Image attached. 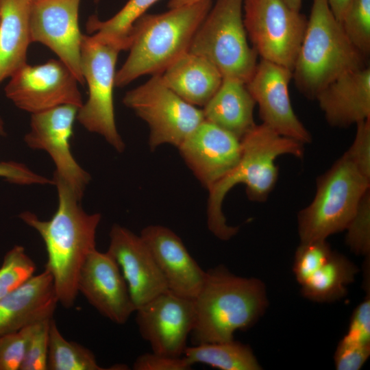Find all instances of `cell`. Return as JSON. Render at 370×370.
Wrapping results in <instances>:
<instances>
[{"label": "cell", "instance_id": "19", "mask_svg": "<svg viewBox=\"0 0 370 370\" xmlns=\"http://www.w3.org/2000/svg\"><path fill=\"white\" fill-rule=\"evenodd\" d=\"M140 235L148 245L168 290L194 299L203 286L206 271L190 256L182 239L160 225H148Z\"/></svg>", "mask_w": 370, "mask_h": 370}, {"label": "cell", "instance_id": "34", "mask_svg": "<svg viewBox=\"0 0 370 370\" xmlns=\"http://www.w3.org/2000/svg\"><path fill=\"white\" fill-rule=\"evenodd\" d=\"M36 323L0 336V370L20 369L28 340Z\"/></svg>", "mask_w": 370, "mask_h": 370}, {"label": "cell", "instance_id": "14", "mask_svg": "<svg viewBox=\"0 0 370 370\" xmlns=\"http://www.w3.org/2000/svg\"><path fill=\"white\" fill-rule=\"evenodd\" d=\"M81 0H35L29 15L31 42H40L54 52L73 72L79 83L85 82L80 64L82 34L78 16Z\"/></svg>", "mask_w": 370, "mask_h": 370}, {"label": "cell", "instance_id": "42", "mask_svg": "<svg viewBox=\"0 0 370 370\" xmlns=\"http://www.w3.org/2000/svg\"><path fill=\"white\" fill-rule=\"evenodd\" d=\"M291 9L300 11L302 0H282Z\"/></svg>", "mask_w": 370, "mask_h": 370}, {"label": "cell", "instance_id": "1", "mask_svg": "<svg viewBox=\"0 0 370 370\" xmlns=\"http://www.w3.org/2000/svg\"><path fill=\"white\" fill-rule=\"evenodd\" d=\"M58 205L51 219L43 221L31 212L20 214L21 219L36 230L46 247L45 269L51 275L59 303L72 307L78 294L77 280L88 256L96 249L99 213L88 214L80 199L62 181L53 177Z\"/></svg>", "mask_w": 370, "mask_h": 370}, {"label": "cell", "instance_id": "20", "mask_svg": "<svg viewBox=\"0 0 370 370\" xmlns=\"http://www.w3.org/2000/svg\"><path fill=\"white\" fill-rule=\"evenodd\" d=\"M58 303L50 273L34 275L0 299V336L52 319Z\"/></svg>", "mask_w": 370, "mask_h": 370}, {"label": "cell", "instance_id": "2", "mask_svg": "<svg viewBox=\"0 0 370 370\" xmlns=\"http://www.w3.org/2000/svg\"><path fill=\"white\" fill-rule=\"evenodd\" d=\"M241 153L236 166L208 190L207 225L221 241H228L238 232L229 225L222 210L227 193L238 184L245 186L246 195L252 201L264 202L273 190L278 177L275 160L282 155L301 158L304 144L282 136L262 123L241 139Z\"/></svg>", "mask_w": 370, "mask_h": 370}, {"label": "cell", "instance_id": "17", "mask_svg": "<svg viewBox=\"0 0 370 370\" xmlns=\"http://www.w3.org/2000/svg\"><path fill=\"white\" fill-rule=\"evenodd\" d=\"M77 290L100 314L115 323H125L135 312L121 271L108 251L95 249L88 256L79 271Z\"/></svg>", "mask_w": 370, "mask_h": 370}, {"label": "cell", "instance_id": "7", "mask_svg": "<svg viewBox=\"0 0 370 370\" xmlns=\"http://www.w3.org/2000/svg\"><path fill=\"white\" fill-rule=\"evenodd\" d=\"M243 0H217L196 31L188 51L209 60L223 79L247 83L258 64L243 23Z\"/></svg>", "mask_w": 370, "mask_h": 370}, {"label": "cell", "instance_id": "24", "mask_svg": "<svg viewBox=\"0 0 370 370\" xmlns=\"http://www.w3.org/2000/svg\"><path fill=\"white\" fill-rule=\"evenodd\" d=\"M32 0H0V84L27 64Z\"/></svg>", "mask_w": 370, "mask_h": 370}, {"label": "cell", "instance_id": "41", "mask_svg": "<svg viewBox=\"0 0 370 370\" xmlns=\"http://www.w3.org/2000/svg\"><path fill=\"white\" fill-rule=\"evenodd\" d=\"M200 0H169L168 7L169 9L190 4Z\"/></svg>", "mask_w": 370, "mask_h": 370}, {"label": "cell", "instance_id": "29", "mask_svg": "<svg viewBox=\"0 0 370 370\" xmlns=\"http://www.w3.org/2000/svg\"><path fill=\"white\" fill-rule=\"evenodd\" d=\"M340 23L352 45L367 58L370 53V0H352Z\"/></svg>", "mask_w": 370, "mask_h": 370}, {"label": "cell", "instance_id": "3", "mask_svg": "<svg viewBox=\"0 0 370 370\" xmlns=\"http://www.w3.org/2000/svg\"><path fill=\"white\" fill-rule=\"evenodd\" d=\"M194 304L193 345L234 340L236 331L249 328L263 314L268 300L260 280L240 277L219 266L206 271Z\"/></svg>", "mask_w": 370, "mask_h": 370}, {"label": "cell", "instance_id": "9", "mask_svg": "<svg viewBox=\"0 0 370 370\" xmlns=\"http://www.w3.org/2000/svg\"><path fill=\"white\" fill-rule=\"evenodd\" d=\"M123 103L149 127L151 151L163 144L178 147L204 119L202 109L191 105L171 90L160 75L127 92Z\"/></svg>", "mask_w": 370, "mask_h": 370}, {"label": "cell", "instance_id": "12", "mask_svg": "<svg viewBox=\"0 0 370 370\" xmlns=\"http://www.w3.org/2000/svg\"><path fill=\"white\" fill-rule=\"evenodd\" d=\"M78 108L66 104L32 114L30 130L24 139L29 147L49 153L56 166L54 177L65 183L81 199L90 176L71 151L70 138Z\"/></svg>", "mask_w": 370, "mask_h": 370}, {"label": "cell", "instance_id": "36", "mask_svg": "<svg viewBox=\"0 0 370 370\" xmlns=\"http://www.w3.org/2000/svg\"><path fill=\"white\" fill-rule=\"evenodd\" d=\"M370 355V345H365L343 337L334 353V365L338 370H358Z\"/></svg>", "mask_w": 370, "mask_h": 370}, {"label": "cell", "instance_id": "6", "mask_svg": "<svg viewBox=\"0 0 370 370\" xmlns=\"http://www.w3.org/2000/svg\"><path fill=\"white\" fill-rule=\"evenodd\" d=\"M370 180L364 177L345 152L316 181L311 203L297 214L301 243L326 238L345 230Z\"/></svg>", "mask_w": 370, "mask_h": 370}, {"label": "cell", "instance_id": "16", "mask_svg": "<svg viewBox=\"0 0 370 370\" xmlns=\"http://www.w3.org/2000/svg\"><path fill=\"white\" fill-rule=\"evenodd\" d=\"M193 175L208 190L238 164L241 140L204 120L177 147Z\"/></svg>", "mask_w": 370, "mask_h": 370}, {"label": "cell", "instance_id": "22", "mask_svg": "<svg viewBox=\"0 0 370 370\" xmlns=\"http://www.w3.org/2000/svg\"><path fill=\"white\" fill-rule=\"evenodd\" d=\"M164 83L180 98L195 106H204L219 89L223 77L205 58L184 53L161 74Z\"/></svg>", "mask_w": 370, "mask_h": 370}, {"label": "cell", "instance_id": "8", "mask_svg": "<svg viewBox=\"0 0 370 370\" xmlns=\"http://www.w3.org/2000/svg\"><path fill=\"white\" fill-rule=\"evenodd\" d=\"M121 49L95 34L82 35L80 64L88 98L78 108L77 121L88 131L98 134L118 152L125 145L115 123L113 89L115 66Z\"/></svg>", "mask_w": 370, "mask_h": 370}, {"label": "cell", "instance_id": "37", "mask_svg": "<svg viewBox=\"0 0 370 370\" xmlns=\"http://www.w3.org/2000/svg\"><path fill=\"white\" fill-rule=\"evenodd\" d=\"M365 285L367 295L354 310L344 336L359 343L370 345V288L369 284Z\"/></svg>", "mask_w": 370, "mask_h": 370}, {"label": "cell", "instance_id": "23", "mask_svg": "<svg viewBox=\"0 0 370 370\" xmlns=\"http://www.w3.org/2000/svg\"><path fill=\"white\" fill-rule=\"evenodd\" d=\"M256 105L245 83L223 79L202 110L206 121L241 140L256 125L254 119Z\"/></svg>", "mask_w": 370, "mask_h": 370}, {"label": "cell", "instance_id": "27", "mask_svg": "<svg viewBox=\"0 0 370 370\" xmlns=\"http://www.w3.org/2000/svg\"><path fill=\"white\" fill-rule=\"evenodd\" d=\"M159 0H129L114 16L101 21L91 16L86 23L88 32L110 42L123 50H128L134 23Z\"/></svg>", "mask_w": 370, "mask_h": 370}, {"label": "cell", "instance_id": "44", "mask_svg": "<svg viewBox=\"0 0 370 370\" xmlns=\"http://www.w3.org/2000/svg\"><path fill=\"white\" fill-rule=\"evenodd\" d=\"M32 1H35V0H32Z\"/></svg>", "mask_w": 370, "mask_h": 370}, {"label": "cell", "instance_id": "32", "mask_svg": "<svg viewBox=\"0 0 370 370\" xmlns=\"http://www.w3.org/2000/svg\"><path fill=\"white\" fill-rule=\"evenodd\" d=\"M332 253L326 240L300 243L295 252L293 265L295 278L300 285L328 260Z\"/></svg>", "mask_w": 370, "mask_h": 370}, {"label": "cell", "instance_id": "39", "mask_svg": "<svg viewBox=\"0 0 370 370\" xmlns=\"http://www.w3.org/2000/svg\"><path fill=\"white\" fill-rule=\"evenodd\" d=\"M191 365L184 357H172L152 352L139 356L133 364L134 370H188Z\"/></svg>", "mask_w": 370, "mask_h": 370}, {"label": "cell", "instance_id": "21", "mask_svg": "<svg viewBox=\"0 0 370 370\" xmlns=\"http://www.w3.org/2000/svg\"><path fill=\"white\" fill-rule=\"evenodd\" d=\"M314 99L332 127L345 128L370 119V67L341 75Z\"/></svg>", "mask_w": 370, "mask_h": 370}, {"label": "cell", "instance_id": "31", "mask_svg": "<svg viewBox=\"0 0 370 370\" xmlns=\"http://www.w3.org/2000/svg\"><path fill=\"white\" fill-rule=\"evenodd\" d=\"M345 230V242L352 251L369 259L370 254V189L361 198Z\"/></svg>", "mask_w": 370, "mask_h": 370}, {"label": "cell", "instance_id": "33", "mask_svg": "<svg viewBox=\"0 0 370 370\" xmlns=\"http://www.w3.org/2000/svg\"><path fill=\"white\" fill-rule=\"evenodd\" d=\"M51 319L36 324L28 340L20 370H47Z\"/></svg>", "mask_w": 370, "mask_h": 370}, {"label": "cell", "instance_id": "10", "mask_svg": "<svg viewBox=\"0 0 370 370\" xmlns=\"http://www.w3.org/2000/svg\"><path fill=\"white\" fill-rule=\"evenodd\" d=\"M243 23L261 59L293 71L308 19L282 0H243Z\"/></svg>", "mask_w": 370, "mask_h": 370}, {"label": "cell", "instance_id": "11", "mask_svg": "<svg viewBox=\"0 0 370 370\" xmlns=\"http://www.w3.org/2000/svg\"><path fill=\"white\" fill-rule=\"evenodd\" d=\"M5 87V96L19 109L35 114L62 105L80 108L83 104L78 80L60 60L15 71Z\"/></svg>", "mask_w": 370, "mask_h": 370}, {"label": "cell", "instance_id": "38", "mask_svg": "<svg viewBox=\"0 0 370 370\" xmlns=\"http://www.w3.org/2000/svg\"><path fill=\"white\" fill-rule=\"evenodd\" d=\"M4 133V123L0 117V134ZM0 177L10 182L21 184H53V181L38 175L22 163L16 162H0Z\"/></svg>", "mask_w": 370, "mask_h": 370}, {"label": "cell", "instance_id": "35", "mask_svg": "<svg viewBox=\"0 0 370 370\" xmlns=\"http://www.w3.org/2000/svg\"><path fill=\"white\" fill-rule=\"evenodd\" d=\"M345 153L361 174L370 180V119L356 124L354 140Z\"/></svg>", "mask_w": 370, "mask_h": 370}, {"label": "cell", "instance_id": "5", "mask_svg": "<svg viewBox=\"0 0 370 370\" xmlns=\"http://www.w3.org/2000/svg\"><path fill=\"white\" fill-rule=\"evenodd\" d=\"M367 60L350 42L326 0H313L292 71L299 91L314 99L341 75L367 66Z\"/></svg>", "mask_w": 370, "mask_h": 370}, {"label": "cell", "instance_id": "4", "mask_svg": "<svg viewBox=\"0 0 370 370\" xmlns=\"http://www.w3.org/2000/svg\"><path fill=\"white\" fill-rule=\"evenodd\" d=\"M212 6V0H200L138 18L130 34V53L116 73L115 86H125L144 75H160L188 52Z\"/></svg>", "mask_w": 370, "mask_h": 370}, {"label": "cell", "instance_id": "43", "mask_svg": "<svg viewBox=\"0 0 370 370\" xmlns=\"http://www.w3.org/2000/svg\"><path fill=\"white\" fill-rule=\"evenodd\" d=\"M95 3H97L99 0H94Z\"/></svg>", "mask_w": 370, "mask_h": 370}, {"label": "cell", "instance_id": "25", "mask_svg": "<svg viewBox=\"0 0 370 370\" xmlns=\"http://www.w3.org/2000/svg\"><path fill=\"white\" fill-rule=\"evenodd\" d=\"M357 267L346 257L332 251L328 260L301 286V293L317 302H331L343 297L354 280Z\"/></svg>", "mask_w": 370, "mask_h": 370}, {"label": "cell", "instance_id": "13", "mask_svg": "<svg viewBox=\"0 0 370 370\" xmlns=\"http://www.w3.org/2000/svg\"><path fill=\"white\" fill-rule=\"evenodd\" d=\"M135 312L140 336L152 352L183 356L195 321L194 299L167 290L137 308Z\"/></svg>", "mask_w": 370, "mask_h": 370}, {"label": "cell", "instance_id": "26", "mask_svg": "<svg viewBox=\"0 0 370 370\" xmlns=\"http://www.w3.org/2000/svg\"><path fill=\"white\" fill-rule=\"evenodd\" d=\"M183 357L191 365L201 363L221 370H260L251 347L234 340L186 347Z\"/></svg>", "mask_w": 370, "mask_h": 370}, {"label": "cell", "instance_id": "40", "mask_svg": "<svg viewBox=\"0 0 370 370\" xmlns=\"http://www.w3.org/2000/svg\"><path fill=\"white\" fill-rule=\"evenodd\" d=\"M352 0H326L335 18L341 22L343 16Z\"/></svg>", "mask_w": 370, "mask_h": 370}, {"label": "cell", "instance_id": "18", "mask_svg": "<svg viewBox=\"0 0 370 370\" xmlns=\"http://www.w3.org/2000/svg\"><path fill=\"white\" fill-rule=\"evenodd\" d=\"M108 252L117 262L136 309L168 290L156 260L140 235L114 224Z\"/></svg>", "mask_w": 370, "mask_h": 370}, {"label": "cell", "instance_id": "28", "mask_svg": "<svg viewBox=\"0 0 370 370\" xmlns=\"http://www.w3.org/2000/svg\"><path fill=\"white\" fill-rule=\"evenodd\" d=\"M47 369L103 370L94 354L86 347L66 340L52 319L49 326Z\"/></svg>", "mask_w": 370, "mask_h": 370}, {"label": "cell", "instance_id": "15", "mask_svg": "<svg viewBox=\"0 0 370 370\" xmlns=\"http://www.w3.org/2000/svg\"><path fill=\"white\" fill-rule=\"evenodd\" d=\"M291 79V70L261 59L246 86L258 106L262 123L305 145L312 142V136L292 107L288 92Z\"/></svg>", "mask_w": 370, "mask_h": 370}, {"label": "cell", "instance_id": "30", "mask_svg": "<svg viewBox=\"0 0 370 370\" xmlns=\"http://www.w3.org/2000/svg\"><path fill=\"white\" fill-rule=\"evenodd\" d=\"M36 264L25 248L15 245L3 258L0 267V299L34 275Z\"/></svg>", "mask_w": 370, "mask_h": 370}]
</instances>
